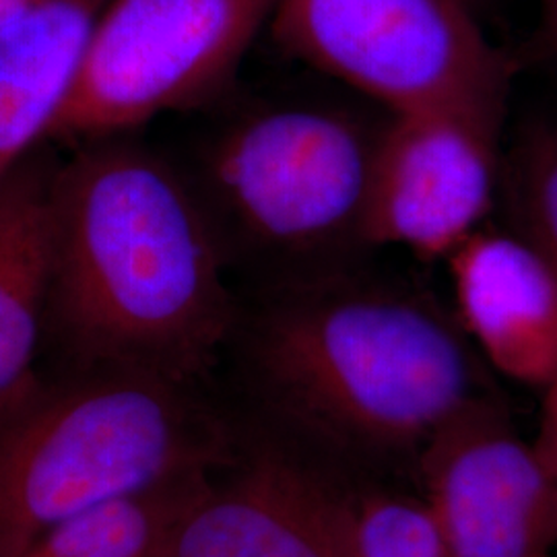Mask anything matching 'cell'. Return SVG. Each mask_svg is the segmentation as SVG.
<instances>
[{"instance_id": "277c9868", "label": "cell", "mask_w": 557, "mask_h": 557, "mask_svg": "<svg viewBox=\"0 0 557 557\" xmlns=\"http://www.w3.org/2000/svg\"><path fill=\"white\" fill-rule=\"evenodd\" d=\"M338 103L257 100L174 158L211 221L230 271L259 285L359 259L380 135Z\"/></svg>"}, {"instance_id": "2e32d148", "label": "cell", "mask_w": 557, "mask_h": 557, "mask_svg": "<svg viewBox=\"0 0 557 557\" xmlns=\"http://www.w3.org/2000/svg\"><path fill=\"white\" fill-rule=\"evenodd\" d=\"M533 444L545 469L557 483V379L543 388L539 434Z\"/></svg>"}, {"instance_id": "ba28073f", "label": "cell", "mask_w": 557, "mask_h": 557, "mask_svg": "<svg viewBox=\"0 0 557 557\" xmlns=\"http://www.w3.org/2000/svg\"><path fill=\"white\" fill-rule=\"evenodd\" d=\"M502 116L438 108L386 119L366 213L368 248L448 259L490 218Z\"/></svg>"}, {"instance_id": "8992f818", "label": "cell", "mask_w": 557, "mask_h": 557, "mask_svg": "<svg viewBox=\"0 0 557 557\" xmlns=\"http://www.w3.org/2000/svg\"><path fill=\"white\" fill-rule=\"evenodd\" d=\"M278 0H106L50 139L131 135L220 100Z\"/></svg>"}, {"instance_id": "6da1fadb", "label": "cell", "mask_w": 557, "mask_h": 557, "mask_svg": "<svg viewBox=\"0 0 557 557\" xmlns=\"http://www.w3.org/2000/svg\"><path fill=\"white\" fill-rule=\"evenodd\" d=\"M225 354L242 413L337 473L419 465L450 419L490 397L457 317L358 260L259 285L239 299Z\"/></svg>"}, {"instance_id": "ac0fdd59", "label": "cell", "mask_w": 557, "mask_h": 557, "mask_svg": "<svg viewBox=\"0 0 557 557\" xmlns=\"http://www.w3.org/2000/svg\"><path fill=\"white\" fill-rule=\"evenodd\" d=\"M25 557H32V556H25Z\"/></svg>"}, {"instance_id": "30bf717a", "label": "cell", "mask_w": 557, "mask_h": 557, "mask_svg": "<svg viewBox=\"0 0 557 557\" xmlns=\"http://www.w3.org/2000/svg\"><path fill=\"white\" fill-rule=\"evenodd\" d=\"M457 320L499 374L545 388L557 379V273L515 230L481 227L444 260Z\"/></svg>"}, {"instance_id": "e0dca14e", "label": "cell", "mask_w": 557, "mask_h": 557, "mask_svg": "<svg viewBox=\"0 0 557 557\" xmlns=\"http://www.w3.org/2000/svg\"><path fill=\"white\" fill-rule=\"evenodd\" d=\"M537 9L541 44L557 66V0H537Z\"/></svg>"}, {"instance_id": "52a82bcc", "label": "cell", "mask_w": 557, "mask_h": 557, "mask_svg": "<svg viewBox=\"0 0 557 557\" xmlns=\"http://www.w3.org/2000/svg\"><path fill=\"white\" fill-rule=\"evenodd\" d=\"M168 557H349L356 490L335 469L239 413Z\"/></svg>"}, {"instance_id": "9a60e30c", "label": "cell", "mask_w": 557, "mask_h": 557, "mask_svg": "<svg viewBox=\"0 0 557 557\" xmlns=\"http://www.w3.org/2000/svg\"><path fill=\"white\" fill-rule=\"evenodd\" d=\"M349 557H448L425 499L358 492Z\"/></svg>"}, {"instance_id": "9c48e42d", "label": "cell", "mask_w": 557, "mask_h": 557, "mask_svg": "<svg viewBox=\"0 0 557 557\" xmlns=\"http://www.w3.org/2000/svg\"><path fill=\"white\" fill-rule=\"evenodd\" d=\"M418 467L448 557H545L556 545L557 483L492 397L450 419Z\"/></svg>"}, {"instance_id": "7c38bea8", "label": "cell", "mask_w": 557, "mask_h": 557, "mask_svg": "<svg viewBox=\"0 0 557 557\" xmlns=\"http://www.w3.org/2000/svg\"><path fill=\"white\" fill-rule=\"evenodd\" d=\"M59 161L44 140L0 184V411L40 374Z\"/></svg>"}, {"instance_id": "7a4b0ae2", "label": "cell", "mask_w": 557, "mask_h": 557, "mask_svg": "<svg viewBox=\"0 0 557 557\" xmlns=\"http://www.w3.org/2000/svg\"><path fill=\"white\" fill-rule=\"evenodd\" d=\"M238 308L220 238L170 156L116 135L59 161L46 338L64 370L205 386Z\"/></svg>"}, {"instance_id": "3957f363", "label": "cell", "mask_w": 557, "mask_h": 557, "mask_svg": "<svg viewBox=\"0 0 557 557\" xmlns=\"http://www.w3.org/2000/svg\"><path fill=\"white\" fill-rule=\"evenodd\" d=\"M238 418L180 384L120 370L41 376L0 411V557L120 492L218 467Z\"/></svg>"}, {"instance_id": "5b68a950", "label": "cell", "mask_w": 557, "mask_h": 557, "mask_svg": "<svg viewBox=\"0 0 557 557\" xmlns=\"http://www.w3.org/2000/svg\"><path fill=\"white\" fill-rule=\"evenodd\" d=\"M269 29L287 57L391 116L504 112L508 60L469 0H278Z\"/></svg>"}, {"instance_id": "5bb4252c", "label": "cell", "mask_w": 557, "mask_h": 557, "mask_svg": "<svg viewBox=\"0 0 557 557\" xmlns=\"http://www.w3.org/2000/svg\"><path fill=\"white\" fill-rule=\"evenodd\" d=\"M502 180L512 230L529 239L557 273V119L522 126Z\"/></svg>"}, {"instance_id": "8fae6325", "label": "cell", "mask_w": 557, "mask_h": 557, "mask_svg": "<svg viewBox=\"0 0 557 557\" xmlns=\"http://www.w3.org/2000/svg\"><path fill=\"white\" fill-rule=\"evenodd\" d=\"M106 0H9L0 9V184L69 98Z\"/></svg>"}, {"instance_id": "4fadbf2b", "label": "cell", "mask_w": 557, "mask_h": 557, "mask_svg": "<svg viewBox=\"0 0 557 557\" xmlns=\"http://www.w3.org/2000/svg\"><path fill=\"white\" fill-rule=\"evenodd\" d=\"M213 469L184 471L101 499L48 531L25 556L168 557Z\"/></svg>"}]
</instances>
